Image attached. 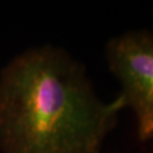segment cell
<instances>
[{
	"label": "cell",
	"mask_w": 153,
	"mask_h": 153,
	"mask_svg": "<svg viewBox=\"0 0 153 153\" xmlns=\"http://www.w3.org/2000/svg\"><path fill=\"white\" fill-rule=\"evenodd\" d=\"M125 107L121 94L102 102L64 50H28L0 75V151L100 153Z\"/></svg>",
	"instance_id": "1"
},
{
	"label": "cell",
	"mask_w": 153,
	"mask_h": 153,
	"mask_svg": "<svg viewBox=\"0 0 153 153\" xmlns=\"http://www.w3.org/2000/svg\"><path fill=\"white\" fill-rule=\"evenodd\" d=\"M107 60L137 120L141 142L153 140V33L131 31L110 40Z\"/></svg>",
	"instance_id": "2"
}]
</instances>
